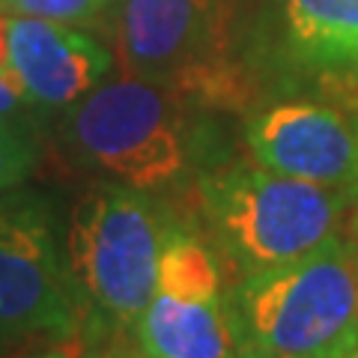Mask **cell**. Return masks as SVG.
<instances>
[{"label":"cell","mask_w":358,"mask_h":358,"mask_svg":"<svg viewBox=\"0 0 358 358\" xmlns=\"http://www.w3.org/2000/svg\"><path fill=\"white\" fill-rule=\"evenodd\" d=\"M350 197L257 162L227 164L200 179L206 218L245 278L293 263L343 236Z\"/></svg>","instance_id":"1"},{"label":"cell","mask_w":358,"mask_h":358,"mask_svg":"<svg viewBox=\"0 0 358 358\" xmlns=\"http://www.w3.org/2000/svg\"><path fill=\"white\" fill-rule=\"evenodd\" d=\"M242 343L284 358H341L358 346V284L346 236L248 275L236 296Z\"/></svg>","instance_id":"2"},{"label":"cell","mask_w":358,"mask_h":358,"mask_svg":"<svg viewBox=\"0 0 358 358\" xmlns=\"http://www.w3.org/2000/svg\"><path fill=\"white\" fill-rule=\"evenodd\" d=\"M167 230L147 192L93 185L78 200L66 239L75 289L108 322L134 329L152 299Z\"/></svg>","instance_id":"3"},{"label":"cell","mask_w":358,"mask_h":358,"mask_svg":"<svg viewBox=\"0 0 358 358\" xmlns=\"http://www.w3.org/2000/svg\"><path fill=\"white\" fill-rule=\"evenodd\" d=\"M63 138L84 164L138 192L173 182L188 162L176 93L129 75L78 99L66 114Z\"/></svg>","instance_id":"4"},{"label":"cell","mask_w":358,"mask_h":358,"mask_svg":"<svg viewBox=\"0 0 358 358\" xmlns=\"http://www.w3.org/2000/svg\"><path fill=\"white\" fill-rule=\"evenodd\" d=\"M134 334L143 358H239L236 301H227L221 266L194 233L167 230L152 299Z\"/></svg>","instance_id":"5"},{"label":"cell","mask_w":358,"mask_h":358,"mask_svg":"<svg viewBox=\"0 0 358 358\" xmlns=\"http://www.w3.org/2000/svg\"><path fill=\"white\" fill-rule=\"evenodd\" d=\"M227 15L197 0H120L117 63L129 78L155 81L176 96H218L227 78Z\"/></svg>","instance_id":"6"},{"label":"cell","mask_w":358,"mask_h":358,"mask_svg":"<svg viewBox=\"0 0 358 358\" xmlns=\"http://www.w3.org/2000/svg\"><path fill=\"white\" fill-rule=\"evenodd\" d=\"M75 284L36 209L0 212V350L75 331Z\"/></svg>","instance_id":"7"},{"label":"cell","mask_w":358,"mask_h":358,"mask_svg":"<svg viewBox=\"0 0 358 358\" xmlns=\"http://www.w3.org/2000/svg\"><path fill=\"white\" fill-rule=\"evenodd\" d=\"M251 159L301 182L358 192V122L341 108L310 99H281L245 122Z\"/></svg>","instance_id":"8"},{"label":"cell","mask_w":358,"mask_h":358,"mask_svg":"<svg viewBox=\"0 0 358 358\" xmlns=\"http://www.w3.org/2000/svg\"><path fill=\"white\" fill-rule=\"evenodd\" d=\"M3 57L9 78L36 108H72L110 69V54L93 36L24 15H3Z\"/></svg>","instance_id":"9"},{"label":"cell","mask_w":358,"mask_h":358,"mask_svg":"<svg viewBox=\"0 0 358 358\" xmlns=\"http://www.w3.org/2000/svg\"><path fill=\"white\" fill-rule=\"evenodd\" d=\"M278 48L308 72L358 78V0H278Z\"/></svg>","instance_id":"10"},{"label":"cell","mask_w":358,"mask_h":358,"mask_svg":"<svg viewBox=\"0 0 358 358\" xmlns=\"http://www.w3.org/2000/svg\"><path fill=\"white\" fill-rule=\"evenodd\" d=\"M108 3L110 0H0V13L84 27V24H93L108 9Z\"/></svg>","instance_id":"11"},{"label":"cell","mask_w":358,"mask_h":358,"mask_svg":"<svg viewBox=\"0 0 358 358\" xmlns=\"http://www.w3.org/2000/svg\"><path fill=\"white\" fill-rule=\"evenodd\" d=\"M33 167V147L9 120H0V194L18 185Z\"/></svg>","instance_id":"12"},{"label":"cell","mask_w":358,"mask_h":358,"mask_svg":"<svg viewBox=\"0 0 358 358\" xmlns=\"http://www.w3.org/2000/svg\"><path fill=\"white\" fill-rule=\"evenodd\" d=\"M24 105H27V99H24V93L18 90V84H15L6 72H0V120L15 117Z\"/></svg>","instance_id":"13"},{"label":"cell","mask_w":358,"mask_h":358,"mask_svg":"<svg viewBox=\"0 0 358 358\" xmlns=\"http://www.w3.org/2000/svg\"><path fill=\"white\" fill-rule=\"evenodd\" d=\"M239 358H284V355H275V352H268V350H260V346H248V343H242Z\"/></svg>","instance_id":"14"},{"label":"cell","mask_w":358,"mask_h":358,"mask_svg":"<svg viewBox=\"0 0 358 358\" xmlns=\"http://www.w3.org/2000/svg\"><path fill=\"white\" fill-rule=\"evenodd\" d=\"M197 3L215 15H227V0H197Z\"/></svg>","instance_id":"15"},{"label":"cell","mask_w":358,"mask_h":358,"mask_svg":"<svg viewBox=\"0 0 358 358\" xmlns=\"http://www.w3.org/2000/svg\"><path fill=\"white\" fill-rule=\"evenodd\" d=\"M346 245H350V257H352V268H355V284H358V233L346 236Z\"/></svg>","instance_id":"16"},{"label":"cell","mask_w":358,"mask_h":358,"mask_svg":"<svg viewBox=\"0 0 358 358\" xmlns=\"http://www.w3.org/2000/svg\"><path fill=\"white\" fill-rule=\"evenodd\" d=\"M36 358H69V355H63V352H45V355H36Z\"/></svg>","instance_id":"17"},{"label":"cell","mask_w":358,"mask_h":358,"mask_svg":"<svg viewBox=\"0 0 358 358\" xmlns=\"http://www.w3.org/2000/svg\"><path fill=\"white\" fill-rule=\"evenodd\" d=\"M341 358H358V346H352V350L346 352V355H341Z\"/></svg>","instance_id":"18"},{"label":"cell","mask_w":358,"mask_h":358,"mask_svg":"<svg viewBox=\"0 0 358 358\" xmlns=\"http://www.w3.org/2000/svg\"><path fill=\"white\" fill-rule=\"evenodd\" d=\"M355 197H358V192H355Z\"/></svg>","instance_id":"19"}]
</instances>
